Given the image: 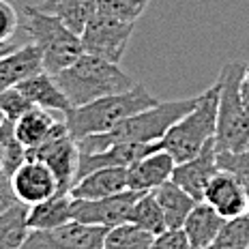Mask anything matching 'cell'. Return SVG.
Listing matches in <instances>:
<instances>
[{"instance_id":"6da1fadb","label":"cell","mask_w":249,"mask_h":249,"mask_svg":"<svg viewBox=\"0 0 249 249\" xmlns=\"http://www.w3.org/2000/svg\"><path fill=\"white\" fill-rule=\"evenodd\" d=\"M198 99H200V95L189 97V99H178V101H159L157 106L129 116L118 127H114L112 131L77 140L80 155L101 153V150L110 148L118 142L159 144L165 133L172 129L174 123H178L187 112L194 110Z\"/></svg>"},{"instance_id":"7a4b0ae2","label":"cell","mask_w":249,"mask_h":249,"mask_svg":"<svg viewBox=\"0 0 249 249\" xmlns=\"http://www.w3.org/2000/svg\"><path fill=\"white\" fill-rule=\"evenodd\" d=\"M54 77L73 107L86 106L107 95H118L136 86L133 77L124 73L116 62L103 60L86 52Z\"/></svg>"},{"instance_id":"3957f363","label":"cell","mask_w":249,"mask_h":249,"mask_svg":"<svg viewBox=\"0 0 249 249\" xmlns=\"http://www.w3.org/2000/svg\"><path fill=\"white\" fill-rule=\"evenodd\" d=\"M157 103L159 99L150 95L146 86L136 84L129 90L118 92V95H107L92 103H86V106L73 107L65 116V123L71 136L75 140H82L88 136H97V133L112 131L129 116L148 110Z\"/></svg>"},{"instance_id":"277c9868","label":"cell","mask_w":249,"mask_h":249,"mask_svg":"<svg viewBox=\"0 0 249 249\" xmlns=\"http://www.w3.org/2000/svg\"><path fill=\"white\" fill-rule=\"evenodd\" d=\"M22 28L30 43H35L43 54V67L52 75L65 71L84 54L82 37L75 35L71 28H67L58 18L52 13H45L37 7H24L19 11Z\"/></svg>"},{"instance_id":"5b68a950","label":"cell","mask_w":249,"mask_h":249,"mask_svg":"<svg viewBox=\"0 0 249 249\" xmlns=\"http://www.w3.org/2000/svg\"><path fill=\"white\" fill-rule=\"evenodd\" d=\"M217 112H219V84L215 82L209 90L200 95L194 110L172 124V129L159 142V148L172 155L176 163L196 157L211 140H215Z\"/></svg>"},{"instance_id":"8992f818","label":"cell","mask_w":249,"mask_h":249,"mask_svg":"<svg viewBox=\"0 0 249 249\" xmlns=\"http://www.w3.org/2000/svg\"><path fill=\"white\" fill-rule=\"evenodd\" d=\"M245 62H226L219 73V112H217V150L249 148V112L241 97V80L245 75Z\"/></svg>"},{"instance_id":"52a82bcc","label":"cell","mask_w":249,"mask_h":249,"mask_svg":"<svg viewBox=\"0 0 249 249\" xmlns=\"http://www.w3.org/2000/svg\"><path fill=\"white\" fill-rule=\"evenodd\" d=\"M26 159L43 161L58 180V196H69L71 187L77 180L80 146H77V140L69 133L67 123H56L43 144L26 150Z\"/></svg>"},{"instance_id":"ba28073f","label":"cell","mask_w":249,"mask_h":249,"mask_svg":"<svg viewBox=\"0 0 249 249\" xmlns=\"http://www.w3.org/2000/svg\"><path fill=\"white\" fill-rule=\"evenodd\" d=\"M133 30H136V22H123V19L110 18V15L97 13L86 24L84 33L80 37L86 54L99 56L103 60L118 65L124 56V50H127Z\"/></svg>"},{"instance_id":"9c48e42d","label":"cell","mask_w":249,"mask_h":249,"mask_svg":"<svg viewBox=\"0 0 249 249\" xmlns=\"http://www.w3.org/2000/svg\"><path fill=\"white\" fill-rule=\"evenodd\" d=\"M107 230L73 219L54 230H30L22 249H103Z\"/></svg>"},{"instance_id":"30bf717a","label":"cell","mask_w":249,"mask_h":249,"mask_svg":"<svg viewBox=\"0 0 249 249\" xmlns=\"http://www.w3.org/2000/svg\"><path fill=\"white\" fill-rule=\"evenodd\" d=\"M140 191H121L116 196H107L99 200H73L71 198V215L75 221L88 226H101V228H116L127 224L131 209L136 204Z\"/></svg>"},{"instance_id":"8fae6325","label":"cell","mask_w":249,"mask_h":249,"mask_svg":"<svg viewBox=\"0 0 249 249\" xmlns=\"http://www.w3.org/2000/svg\"><path fill=\"white\" fill-rule=\"evenodd\" d=\"M9 180L18 200L28 206L58 196V180L54 172L39 159H26Z\"/></svg>"},{"instance_id":"7c38bea8","label":"cell","mask_w":249,"mask_h":249,"mask_svg":"<svg viewBox=\"0 0 249 249\" xmlns=\"http://www.w3.org/2000/svg\"><path fill=\"white\" fill-rule=\"evenodd\" d=\"M204 202L213 206L224 219L247 215L249 213V191L234 174L219 170L204 189Z\"/></svg>"},{"instance_id":"4fadbf2b","label":"cell","mask_w":249,"mask_h":249,"mask_svg":"<svg viewBox=\"0 0 249 249\" xmlns=\"http://www.w3.org/2000/svg\"><path fill=\"white\" fill-rule=\"evenodd\" d=\"M219 172V163H217V144L211 140L204 148L200 150L196 157L187 159V161L176 163L172 180L180 185L189 196H194L198 202L204 200V189L211 183V178Z\"/></svg>"},{"instance_id":"5bb4252c","label":"cell","mask_w":249,"mask_h":249,"mask_svg":"<svg viewBox=\"0 0 249 249\" xmlns=\"http://www.w3.org/2000/svg\"><path fill=\"white\" fill-rule=\"evenodd\" d=\"M176 168V161L170 153L165 150H153V153L144 155L136 163L127 168V180L131 191H153L163 183L172 180V172Z\"/></svg>"},{"instance_id":"9a60e30c","label":"cell","mask_w":249,"mask_h":249,"mask_svg":"<svg viewBox=\"0 0 249 249\" xmlns=\"http://www.w3.org/2000/svg\"><path fill=\"white\" fill-rule=\"evenodd\" d=\"M159 150V144H140V142H118L114 146L101 150V153L80 155V165H77V180L82 176L95 172L99 168H129L142 159L144 155ZM75 180V183H77Z\"/></svg>"},{"instance_id":"2e32d148","label":"cell","mask_w":249,"mask_h":249,"mask_svg":"<svg viewBox=\"0 0 249 249\" xmlns=\"http://www.w3.org/2000/svg\"><path fill=\"white\" fill-rule=\"evenodd\" d=\"M45 71L43 54L35 43H24L0 58V92L22 84L24 80Z\"/></svg>"},{"instance_id":"e0dca14e","label":"cell","mask_w":249,"mask_h":249,"mask_svg":"<svg viewBox=\"0 0 249 249\" xmlns=\"http://www.w3.org/2000/svg\"><path fill=\"white\" fill-rule=\"evenodd\" d=\"M127 189V168H99L95 172L82 176L71 187L69 196L73 200H99L107 198V196H116Z\"/></svg>"},{"instance_id":"ac0fdd59","label":"cell","mask_w":249,"mask_h":249,"mask_svg":"<svg viewBox=\"0 0 249 249\" xmlns=\"http://www.w3.org/2000/svg\"><path fill=\"white\" fill-rule=\"evenodd\" d=\"M18 88L37 107H43L48 112H62L67 116V114L73 110L71 101L67 99L65 90L58 86L56 77L48 73V71H41V73L24 80L22 84H18Z\"/></svg>"},{"instance_id":"d6986e66","label":"cell","mask_w":249,"mask_h":249,"mask_svg":"<svg viewBox=\"0 0 249 249\" xmlns=\"http://www.w3.org/2000/svg\"><path fill=\"white\" fill-rule=\"evenodd\" d=\"M224 224H226L224 217L202 200L189 213L183 230L187 238H189V243L194 245V249H204L215 243V238L219 234L221 228H224Z\"/></svg>"},{"instance_id":"ffe728a7","label":"cell","mask_w":249,"mask_h":249,"mask_svg":"<svg viewBox=\"0 0 249 249\" xmlns=\"http://www.w3.org/2000/svg\"><path fill=\"white\" fill-rule=\"evenodd\" d=\"M153 191H155V196H157V202L165 215L168 230H180V228L185 226L189 213L198 204V200L187 194L183 187L176 185L174 180H168V183H163L161 187H157V189H153Z\"/></svg>"},{"instance_id":"44dd1931","label":"cell","mask_w":249,"mask_h":249,"mask_svg":"<svg viewBox=\"0 0 249 249\" xmlns=\"http://www.w3.org/2000/svg\"><path fill=\"white\" fill-rule=\"evenodd\" d=\"M97 4L99 0H43L39 9L58 18L75 35H82L86 24L97 15Z\"/></svg>"},{"instance_id":"7402d4cb","label":"cell","mask_w":249,"mask_h":249,"mask_svg":"<svg viewBox=\"0 0 249 249\" xmlns=\"http://www.w3.org/2000/svg\"><path fill=\"white\" fill-rule=\"evenodd\" d=\"M73 221L71 215V196H54L39 204H33L28 211L30 230H54Z\"/></svg>"},{"instance_id":"603a6c76","label":"cell","mask_w":249,"mask_h":249,"mask_svg":"<svg viewBox=\"0 0 249 249\" xmlns=\"http://www.w3.org/2000/svg\"><path fill=\"white\" fill-rule=\"evenodd\" d=\"M56 123L58 121H56L48 110H43V107H33V110L28 114H24L18 123H13L15 136H18V140L26 146V150L35 148L48 140Z\"/></svg>"},{"instance_id":"cb8c5ba5","label":"cell","mask_w":249,"mask_h":249,"mask_svg":"<svg viewBox=\"0 0 249 249\" xmlns=\"http://www.w3.org/2000/svg\"><path fill=\"white\" fill-rule=\"evenodd\" d=\"M28 211V204L15 202L11 209L0 213V249H22L30 232Z\"/></svg>"},{"instance_id":"d4e9b609","label":"cell","mask_w":249,"mask_h":249,"mask_svg":"<svg viewBox=\"0 0 249 249\" xmlns=\"http://www.w3.org/2000/svg\"><path fill=\"white\" fill-rule=\"evenodd\" d=\"M129 221L155 236L168 230L165 215H163L161 206H159L155 191H142V194L138 196L136 204H133V209H131V215H129Z\"/></svg>"},{"instance_id":"484cf974","label":"cell","mask_w":249,"mask_h":249,"mask_svg":"<svg viewBox=\"0 0 249 249\" xmlns=\"http://www.w3.org/2000/svg\"><path fill=\"white\" fill-rule=\"evenodd\" d=\"M155 241V234L142 230L140 226L131 224H121L116 228H110L103 241V249H150Z\"/></svg>"},{"instance_id":"4316f807","label":"cell","mask_w":249,"mask_h":249,"mask_svg":"<svg viewBox=\"0 0 249 249\" xmlns=\"http://www.w3.org/2000/svg\"><path fill=\"white\" fill-rule=\"evenodd\" d=\"M0 146L4 153V168L2 172L11 178L13 172L26 161V146L15 136V124L4 118L2 127H0Z\"/></svg>"},{"instance_id":"83f0119b","label":"cell","mask_w":249,"mask_h":249,"mask_svg":"<svg viewBox=\"0 0 249 249\" xmlns=\"http://www.w3.org/2000/svg\"><path fill=\"white\" fill-rule=\"evenodd\" d=\"M213 247L215 249H247L249 247V215L226 219V224L219 230Z\"/></svg>"},{"instance_id":"f1b7e54d","label":"cell","mask_w":249,"mask_h":249,"mask_svg":"<svg viewBox=\"0 0 249 249\" xmlns=\"http://www.w3.org/2000/svg\"><path fill=\"white\" fill-rule=\"evenodd\" d=\"M150 0H99L97 13L110 15V18L123 19V22H138L146 11Z\"/></svg>"},{"instance_id":"f546056e","label":"cell","mask_w":249,"mask_h":249,"mask_svg":"<svg viewBox=\"0 0 249 249\" xmlns=\"http://www.w3.org/2000/svg\"><path fill=\"white\" fill-rule=\"evenodd\" d=\"M33 107H37V106H35L18 86L7 88V90L0 92V112H2V116L7 118V121L18 123L19 118H22L24 114H28Z\"/></svg>"},{"instance_id":"4dcf8cb0","label":"cell","mask_w":249,"mask_h":249,"mask_svg":"<svg viewBox=\"0 0 249 249\" xmlns=\"http://www.w3.org/2000/svg\"><path fill=\"white\" fill-rule=\"evenodd\" d=\"M217 163L219 170L234 174L249 191V148L232 153V150H217Z\"/></svg>"},{"instance_id":"1f68e13d","label":"cell","mask_w":249,"mask_h":249,"mask_svg":"<svg viewBox=\"0 0 249 249\" xmlns=\"http://www.w3.org/2000/svg\"><path fill=\"white\" fill-rule=\"evenodd\" d=\"M22 26V18L9 0H0V41H11Z\"/></svg>"},{"instance_id":"d6a6232c","label":"cell","mask_w":249,"mask_h":249,"mask_svg":"<svg viewBox=\"0 0 249 249\" xmlns=\"http://www.w3.org/2000/svg\"><path fill=\"white\" fill-rule=\"evenodd\" d=\"M150 249H194V245L189 243L185 230L180 228V230H165L161 234H157Z\"/></svg>"},{"instance_id":"836d02e7","label":"cell","mask_w":249,"mask_h":249,"mask_svg":"<svg viewBox=\"0 0 249 249\" xmlns=\"http://www.w3.org/2000/svg\"><path fill=\"white\" fill-rule=\"evenodd\" d=\"M18 200V196L13 194L11 189V180H4V183H0V213H4L7 209H11Z\"/></svg>"},{"instance_id":"e575fe53","label":"cell","mask_w":249,"mask_h":249,"mask_svg":"<svg viewBox=\"0 0 249 249\" xmlns=\"http://www.w3.org/2000/svg\"><path fill=\"white\" fill-rule=\"evenodd\" d=\"M241 97H243V103H245V107L249 112V65L245 69V75H243V80H241Z\"/></svg>"},{"instance_id":"d590c367","label":"cell","mask_w":249,"mask_h":249,"mask_svg":"<svg viewBox=\"0 0 249 249\" xmlns=\"http://www.w3.org/2000/svg\"><path fill=\"white\" fill-rule=\"evenodd\" d=\"M19 45H18V41H0V58H2V56H7V54H11L13 50H18Z\"/></svg>"},{"instance_id":"8d00e7d4","label":"cell","mask_w":249,"mask_h":249,"mask_svg":"<svg viewBox=\"0 0 249 249\" xmlns=\"http://www.w3.org/2000/svg\"><path fill=\"white\" fill-rule=\"evenodd\" d=\"M2 168H4V153H2V146H0V174H4Z\"/></svg>"},{"instance_id":"74e56055","label":"cell","mask_w":249,"mask_h":249,"mask_svg":"<svg viewBox=\"0 0 249 249\" xmlns=\"http://www.w3.org/2000/svg\"><path fill=\"white\" fill-rule=\"evenodd\" d=\"M2 123H4V116H2V112H0V127H2Z\"/></svg>"},{"instance_id":"f35d334b","label":"cell","mask_w":249,"mask_h":249,"mask_svg":"<svg viewBox=\"0 0 249 249\" xmlns=\"http://www.w3.org/2000/svg\"><path fill=\"white\" fill-rule=\"evenodd\" d=\"M204 249H215V247H213V245H209V247H204Z\"/></svg>"},{"instance_id":"ab89813d","label":"cell","mask_w":249,"mask_h":249,"mask_svg":"<svg viewBox=\"0 0 249 249\" xmlns=\"http://www.w3.org/2000/svg\"><path fill=\"white\" fill-rule=\"evenodd\" d=\"M247 215H249V213H247Z\"/></svg>"},{"instance_id":"60d3db41","label":"cell","mask_w":249,"mask_h":249,"mask_svg":"<svg viewBox=\"0 0 249 249\" xmlns=\"http://www.w3.org/2000/svg\"><path fill=\"white\" fill-rule=\"evenodd\" d=\"M247 249H249V247H247Z\"/></svg>"}]
</instances>
